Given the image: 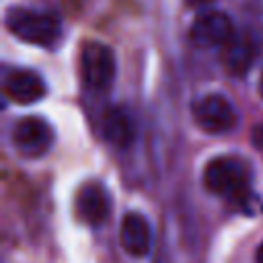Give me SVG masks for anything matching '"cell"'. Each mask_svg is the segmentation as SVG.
I'll return each instance as SVG.
<instances>
[{
    "label": "cell",
    "instance_id": "1",
    "mask_svg": "<svg viewBox=\"0 0 263 263\" xmlns=\"http://www.w3.org/2000/svg\"><path fill=\"white\" fill-rule=\"evenodd\" d=\"M4 25L16 39L37 47H53L62 37V21L45 10L10 6L4 12Z\"/></svg>",
    "mask_w": 263,
    "mask_h": 263
},
{
    "label": "cell",
    "instance_id": "2",
    "mask_svg": "<svg viewBox=\"0 0 263 263\" xmlns=\"http://www.w3.org/2000/svg\"><path fill=\"white\" fill-rule=\"evenodd\" d=\"M203 187L220 197H234L249 185V168L236 156H216L208 160L201 175Z\"/></svg>",
    "mask_w": 263,
    "mask_h": 263
},
{
    "label": "cell",
    "instance_id": "3",
    "mask_svg": "<svg viewBox=\"0 0 263 263\" xmlns=\"http://www.w3.org/2000/svg\"><path fill=\"white\" fill-rule=\"evenodd\" d=\"M53 127L39 115H25L14 121L10 140L14 150L25 158H41L53 146Z\"/></svg>",
    "mask_w": 263,
    "mask_h": 263
},
{
    "label": "cell",
    "instance_id": "4",
    "mask_svg": "<svg viewBox=\"0 0 263 263\" xmlns=\"http://www.w3.org/2000/svg\"><path fill=\"white\" fill-rule=\"evenodd\" d=\"M115 53L107 43L88 41L80 49V74L82 82L90 90H107L115 80Z\"/></svg>",
    "mask_w": 263,
    "mask_h": 263
},
{
    "label": "cell",
    "instance_id": "5",
    "mask_svg": "<svg viewBox=\"0 0 263 263\" xmlns=\"http://www.w3.org/2000/svg\"><path fill=\"white\" fill-rule=\"evenodd\" d=\"M191 115L197 127L203 129L205 134H226L234 129L238 121V113L234 105L224 95L218 92H210L195 99L191 105Z\"/></svg>",
    "mask_w": 263,
    "mask_h": 263
},
{
    "label": "cell",
    "instance_id": "6",
    "mask_svg": "<svg viewBox=\"0 0 263 263\" xmlns=\"http://www.w3.org/2000/svg\"><path fill=\"white\" fill-rule=\"evenodd\" d=\"M234 35V23L222 10H203L189 29V39L199 47H222Z\"/></svg>",
    "mask_w": 263,
    "mask_h": 263
},
{
    "label": "cell",
    "instance_id": "7",
    "mask_svg": "<svg viewBox=\"0 0 263 263\" xmlns=\"http://www.w3.org/2000/svg\"><path fill=\"white\" fill-rule=\"evenodd\" d=\"M74 212L78 220H82L88 226L103 224L111 214V197L105 185L99 181L82 183L74 197Z\"/></svg>",
    "mask_w": 263,
    "mask_h": 263
},
{
    "label": "cell",
    "instance_id": "8",
    "mask_svg": "<svg viewBox=\"0 0 263 263\" xmlns=\"http://www.w3.org/2000/svg\"><path fill=\"white\" fill-rule=\"evenodd\" d=\"M4 97L16 105H33L39 103L47 95L45 80L29 68H12L6 72L4 82Z\"/></svg>",
    "mask_w": 263,
    "mask_h": 263
},
{
    "label": "cell",
    "instance_id": "9",
    "mask_svg": "<svg viewBox=\"0 0 263 263\" xmlns=\"http://www.w3.org/2000/svg\"><path fill=\"white\" fill-rule=\"evenodd\" d=\"M119 242L129 257L144 259L152 251V226L140 212H127L121 218Z\"/></svg>",
    "mask_w": 263,
    "mask_h": 263
},
{
    "label": "cell",
    "instance_id": "10",
    "mask_svg": "<svg viewBox=\"0 0 263 263\" xmlns=\"http://www.w3.org/2000/svg\"><path fill=\"white\" fill-rule=\"evenodd\" d=\"M101 136L115 148L132 146L136 138V123L132 113L121 105L109 107L101 117Z\"/></svg>",
    "mask_w": 263,
    "mask_h": 263
},
{
    "label": "cell",
    "instance_id": "11",
    "mask_svg": "<svg viewBox=\"0 0 263 263\" xmlns=\"http://www.w3.org/2000/svg\"><path fill=\"white\" fill-rule=\"evenodd\" d=\"M257 58V47L249 35L236 33L228 43L220 47V62L224 70L232 76H242L251 70L253 62Z\"/></svg>",
    "mask_w": 263,
    "mask_h": 263
},
{
    "label": "cell",
    "instance_id": "12",
    "mask_svg": "<svg viewBox=\"0 0 263 263\" xmlns=\"http://www.w3.org/2000/svg\"><path fill=\"white\" fill-rule=\"evenodd\" d=\"M251 140L255 144V148L263 150V125H255L253 132H251Z\"/></svg>",
    "mask_w": 263,
    "mask_h": 263
},
{
    "label": "cell",
    "instance_id": "13",
    "mask_svg": "<svg viewBox=\"0 0 263 263\" xmlns=\"http://www.w3.org/2000/svg\"><path fill=\"white\" fill-rule=\"evenodd\" d=\"M216 0H185V4L189 6V8H205V6H210V4H214Z\"/></svg>",
    "mask_w": 263,
    "mask_h": 263
},
{
    "label": "cell",
    "instance_id": "14",
    "mask_svg": "<svg viewBox=\"0 0 263 263\" xmlns=\"http://www.w3.org/2000/svg\"><path fill=\"white\" fill-rule=\"evenodd\" d=\"M255 261L257 263H263V242L259 245V249H257V255H255Z\"/></svg>",
    "mask_w": 263,
    "mask_h": 263
},
{
    "label": "cell",
    "instance_id": "15",
    "mask_svg": "<svg viewBox=\"0 0 263 263\" xmlns=\"http://www.w3.org/2000/svg\"><path fill=\"white\" fill-rule=\"evenodd\" d=\"M259 95H261V99H263V74H261V78H259Z\"/></svg>",
    "mask_w": 263,
    "mask_h": 263
}]
</instances>
